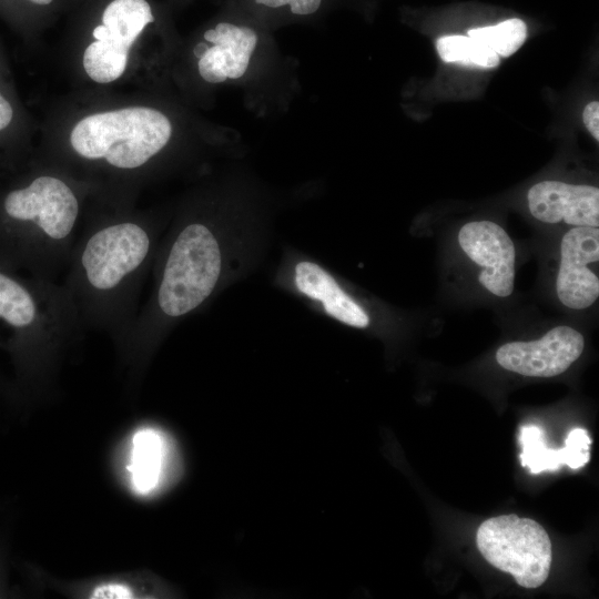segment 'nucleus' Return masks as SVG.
Listing matches in <instances>:
<instances>
[{
  "mask_svg": "<svg viewBox=\"0 0 599 599\" xmlns=\"http://www.w3.org/2000/svg\"><path fill=\"white\" fill-rule=\"evenodd\" d=\"M83 329L63 283L0 264V346L30 394L51 398L67 352Z\"/></svg>",
  "mask_w": 599,
  "mask_h": 599,
  "instance_id": "obj_2",
  "label": "nucleus"
},
{
  "mask_svg": "<svg viewBox=\"0 0 599 599\" xmlns=\"http://www.w3.org/2000/svg\"><path fill=\"white\" fill-rule=\"evenodd\" d=\"M436 48L444 62H461L485 69L499 64V55L495 51L470 37L445 35L437 40Z\"/></svg>",
  "mask_w": 599,
  "mask_h": 599,
  "instance_id": "obj_17",
  "label": "nucleus"
},
{
  "mask_svg": "<svg viewBox=\"0 0 599 599\" xmlns=\"http://www.w3.org/2000/svg\"><path fill=\"white\" fill-rule=\"evenodd\" d=\"M128 55V50L118 48L108 41L95 40L84 50V71L98 83L113 82L123 74Z\"/></svg>",
  "mask_w": 599,
  "mask_h": 599,
  "instance_id": "obj_16",
  "label": "nucleus"
},
{
  "mask_svg": "<svg viewBox=\"0 0 599 599\" xmlns=\"http://www.w3.org/2000/svg\"><path fill=\"white\" fill-rule=\"evenodd\" d=\"M582 120L586 129L596 139L599 140V103L592 101L586 105L582 112Z\"/></svg>",
  "mask_w": 599,
  "mask_h": 599,
  "instance_id": "obj_20",
  "label": "nucleus"
},
{
  "mask_svg": "<svg viewBox=\"0 0 599 599\" xmlns=\"http://www.w3.org/2000/svg\"><path fill=\"white\" fill-rule=\"evenodd\" d=\"M255 3L270 9L286 8L295 16H309L315 13L323 0H253Z\"/></svg>",
  "mask_w": 599,
  "mask_h": 599,
  "instance_id": "obj_19",
  "label": "nucleus"
},
{
  "mask_svg": "<svg viewBox=\"0 0 599 599\" xmlns=\"http://www.w3.org/2000/svg\"><path fill=\"white\" fill-rule=\"evenodd\" d=\"M70 183L42 173L0 197V264L38 278L65 270L80 216Z\"/></svg>",
  "mask_w": 599,
  "mask_h": 599,
  "instance_id": "obj_3",
  "label": "nucleus"
},
{
  "mask_svg": "<svg viewBox=\"0 0 599 599\" xmlns=\"http://www.w3.org/2000/svg\"><path fill=\"white\" fill-rule=\"evenodd\" d=\"M31 2L35 3V4H50L53 0H30Z\"/></svg>",
  "mask_w": 599,
  "mask_h": 599,
  "instance_id": "obj_22",
  "label": "nucleus"
},
{
  "mask_svg": "<svg viewBox=\"0 0 599 599\" xmlns=\"http://www.w3.org/2000/svg\"><path fill=\"white\" fill-rule=\"evenodd\" d=\"M205 42L194 48L201 78L222 83L242 78L250 65L258 37L254 29L232 22H219L204 33Z\"/></svg>",
  "mask_w": 599,
  "mask_h": 599,
  "instance_id": "obj_10",
  "label": "nucleus"
},
{
  "mask_svg": "<svg viewBox=\"0 0 599 599\" xmlns=\"http://www.w3.org/2000/svg\"><path fill=\"white\" fill-rule=\"evenodd\" d=\"M154 225L112 216L78 235L62 282L84 328L105 332L115 347L139 312L138 301L159 247Z\"/></svg>",
  "mask_w": 599,
  "mask_h": 599,
  "instance_id": "obj_1",
  "label": "nucleus"
},
{
  "mask_svg": "<svg viewBox=\"0 0 599 599\" xmlns=\"http://www.w3.org/2000/svg\"><path fill=\"white\" fill-rule=\"evenodd\" d=\"M532 217L546 224L599 226V190L587 184L541 181L527 193Z\"/></svg>",
  "mask_w": 599,
  "mask_h": 599,
  "instance_id": "obj_11",
  "label": "nucleus"
},
{
  "mask_svg": "<svg viewBox=\"0 0 599 599\" xmlns=\"http://www.w3.org/2000/svg\"><path fill=\"white\" fill-rule=\"evenodd\" d=\"M457 240L479 268L483 287L496 297H509L515 288L516 251L507 232L493 221H471L460 227Z\"/></svg>",
  "mask_w": 599,
  "mask_h": 599,
  "instance_id": "obj_8",
  "label": "nucleus"
},
{
  "mask_svg": "<svg viewBox=\"0 0 599 599\" xmlns=\"http://www.w3.org/2000/svg\"><path fill=\"white\" fill-rule=\"evenodd\" d=\"M585 337L576 328L559 325L540 338L502 344L496 361L506 370L528 377H554L566 372L582 354Z\"/></svg>",
  "mask_w": 599,
  "mask_h": 599,
  "instance_id": "obj_6",
  "label": "nucleus"
},
{
  "mask_svg": "<svg viewBox=\"0 0 599 599\" xmlns=\"http://www.w3.org/2000/svg\"><path fill=\"white\" fill-rule=\"evenodd\" d=\"M468 37L480 41L498 55L509 57L524 44L527 27L522 20L512 18L495 26L471 29Z\"/></svg>",
  "mask_w": 599,
  "mask_h": 599,
  "instance_id": "obj_18",
  "label": "nucleus"
},
{
  "mask_svg": "<svg viewBox=\"0 0 599 599\" xmlns=\"http://www.w3.org/2000/svg\"><path fill=\"white\" fill-rule=\"evenodd\" d=\"M136 438L140 444L134 438L133 481L146 494L158 489L173 471V449L166 436L156 429L141 430Z\"/></svg>",
  "mask_w": 599,
  "mask_h": 599,
  "instance_id": "obj_14",
  "label": "nucleus"
},
{
  "mask_svg": "<svg viewBox=\"0 0 599 599\" xmlns=\"http://www.w3.org/2000/svg\"><path fill=\"white\" fill-rule=\"evenodd\" d=\"M476 544L491 566L511 575L524 588H537L548 578L551 542L532 519L516 515L489 518L479 526Z\"/></svg>",
  "mask_w": 599,
  "mask_h": 599,
  "instance_id": "obj_5",
  "label": "nucleus"
},
{
  "mask_svg": "<svg viewBox=\"0 0 599 599\" xmlns=\"http://www.w3.org/2000/svg\"><path fill=\"white\" fill-rule=\"evenodd\" d=\"M294 284L300 293L318 302L324 312L342 324L366 328L370 317L324 267L312 261H300L294 267Z\"/></svg>",
  "mask_w": 599,
  "mask_h": 599,
  "instance_id": "obj_12",
  "label": "nucleus"
},
{
  "mask_svg": "<svg viewBox=\"0 0 599 599\" xmlns=\"http://www.w3.org/2000/svg\"><path fill=\"white\" fill-rule=\"evenodd\" d=\"M171 134L172 124L161 111L130 106L81 119L71 131L70 143L84 160H103L111 169L131 172L160 153Z\"/></svg>",
  "mask_w": 599,
  "mask_h": 599,
  "instance_id": "obj_4",
  "label": "nucleus"
},
{
  "mask_svg": "<svg viewBox=\"0 0 599 599\" xmlns=\"http://www.w3.org/2000/svg\"><path fill=\"white\" fill-rule=\"evenodd\" d=\"M520 461L532 474L557 470L562 465L571 469L583 467L590 458V437L582 428L572 429L561 449L549 448L544 430L535 425L521 426L518 435Z\"/></svg>",
  "mask_w": 599,
  "mask_h": 599,
  "instance_id": "obj_13",
  "label": "nucleus"
},
{
  "mask_svg": "<svg viewBox=\"0 0 599 599\" xmlns=\"http://www.w3.org/2000/svg\"><path fill=\"white\" fill-rule=\"evenodd\" d=\"M13 116L10 103L0 94V130L7 128Z\"/></svg>",
  "mask_w": 599,
  "mask_h": 599,
  "instance_id": "obj_21",
  "label": "nucleus"
},
{
  "mask_svg": "<svg viewBox=\"0 0 599 599\" xmlns=\"http://www.w3.org/2000/svg\"><path fill=\"white\" fill-rule=\"evenodd\" d=\"M37 578L59 596L71 599H162L177 593L164 578L150 569L105 572L65 579L38 570Z\"/></svg>",
  "mask_w": 599,
  "mask_h": 599,
  "instance_id": "obj_7",
  "label": "nucleus"
},
{
  "mask_svg": "<svg viewBox=\"0 0 599 599\" xmlns=\"http://www.w3.org/2000/svg\"><path fill=\"white\" fill-rule=\"evenodd\" d=\"M153 21L146 0H112L102 13V23L93 29L92 34L95 40L130 51L144 28Z\"/></svg>",
  "mask_w": 599,
  "mask_h": 599,
  "instance_id": "obj_15",
  "label": "nucleus"
},
{
  "mask_svg": "<svg viewBox=\"0 0 599 599\" xmlns=\"http://www.w3.org/2000/svg\"><path fill=\"white\" fill-rule=\"evenodd\" d=\"M598 260V227L576 226L564 234L556 293L565 307L586 309L598 300L599 278L590 267V264H597Z\"/></svg>",
  "mask_w": 599,
  "mask_h": 599,
  "instance_id": "obj_9",
  "label": "nucleus"
}]
</instances>
